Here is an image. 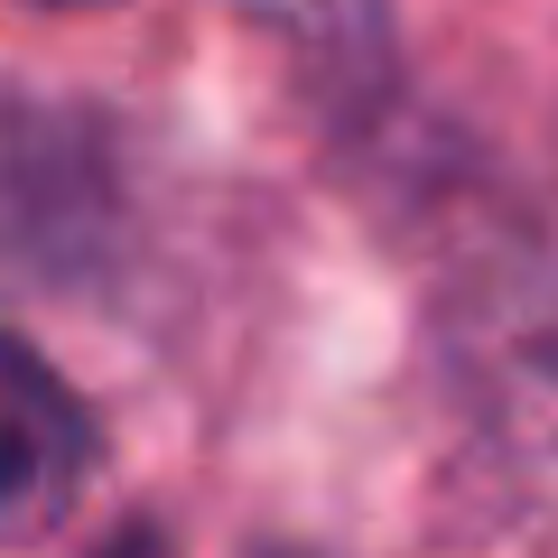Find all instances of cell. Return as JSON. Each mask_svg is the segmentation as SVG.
Segmentation results:
<instances>
[{"mask_svg": "<svg viewBox=\"0 0 558 558\" xmlns=\"http://www.w3.org/2000/svg\"><path fill=\"white\" fill-rule=\"evenodd\" d=\"M94 475V410L65 391L57 363L0 336V549L38 539Z\"/></svg>", "mask_w": 558, "mask_h": 558, "instance_id": "cell-1", "label": "cell"}, {"mask_svg": "<svg viewBox=\"0 0 558 558\" xmlns=\"http://www.w3.org/2000/svg\"><path fill=\"white\" fill-rule=\"evenodd\" d=\"M84 223H102V178L84 131L0 112V260H57Z\"/></svg>", "mask_w": 558, "mask_h": 558, "instance_id": "cell-2", "label": "cell"}, {"mask_svg": "<svg viewBox=\"0 0 558 558\" xmlns=\"http://www.w3.org/2000/svg\"><path fill=\"white\" fill-rule=\"evenodd\" d=\"M289 20L307 28L317 47H373V20H381V0H289Z\"/></svg>", "mask_w": 558, "mask_h": 558, "instance_id": "cell-3", "label": "cell"}, {"mask_svg": "<svg viewBox=\"0 0 558 558\" xmlns=\"http://www.w3.org/2000/svg\"><path fill=\"white\" fill-rule=\"evenodd\" d=\"M94 558H168V539H159V531H112Z\"/></svg>", "mask_w": 558, "mask_h": 558, "instance_id": "cell-4", "label": "cell"}, {"mask_svg": "<svg viewBox=\"0 0 558 558\" xmlns=\"http://www.w3.org/2000/svg\"><path fill=\"white\" fill-rule=\"evenodd\" d=\"M47 10H94V0H47Z\"/></svg>", "mask_w": 558, "mask_h": 558, "instance_id": "cell-5", "label": "cell"}]
</instances>
